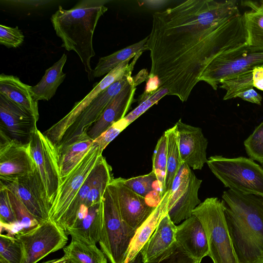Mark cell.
Returning a JSON list of instances; mask_svg holds the SVG:
<instances>
[{
    "mask_svg": "<svg viewBox=\"0 0 263 263\" xmlns=\"http://www.w3.org/2000/svg\"><path fill=\"white\" fill-rule=\"evenodd\" d=\"M234 0H187L153 14L146 43L149 74L182 102L218 55L247 45L243 14Z\"/></svg>",
    "mask_w": 263,
    "mask_h": 263,
    "instance_id": "obj_1",
    "label": "cell"
},
{
    "mask_svg": "<svg viewBox=\"0 0 263 263\" xmlns=\"http://www.w3.org/2000/svg\"><path fill=\"white\" fill-rule=\"evenodd\" d=\"M222 200L240 263H263V198L229 189Z\"/></svg>",
    "mask_w": 263,
    "mask_h": 263,
    "instance_id": "obj_2",
    "label": "cell"
},
{
    "mask_svg": "<svg viewBox=\"0 0 263 263\" xmlns=\"http://www.w3.org/2000/svg\"><path fill=\"white\" fill-rule=\"evenodd\" d=\"M108 1L83 0L69 10L61 6L53 14L51 22L56 34L62 40V47L74 51L87 73L93 80L91 59L95 55L93 47L94 32L100 18L107 11Z\"/></svg>",
    "mask_w": 263,
    "mask_h": 263,
    "instance_id": "obj_3",
    "label": "cell"
},
{
    "mask_svg": "<svg viewBox=\"0 0 263 263\" xmlns=\"http://www.w3.org/2000/svg\"><path fill=\"white\" fill-rule=\"evenodd\" d=\"M207 238L209 254L213 263H240L229 231L222 200L206 198L193 211Z\"/></svg>",
    "mask_w": 263,
    "mask_h": 263,
    "instance_id": "obj_4",
    "label": "cell"
},
{
    "mask_svg": "<svg viewBox=\"0 0 263 263\" xmlns=\"http://www.w3.org/2000/svg\"><path fill=\"white\" fill-rule=\"evenodd\" d=\"M103 224L99 241L110 263H125L136 230L122 219L110 183L102 198Z\"/></svg>",
    "mask_w": 263,
    "mask_h": 263,
    "instance_id": "obj_5",
    "label": "cell"
},
{
    "mask_svg": "<svg viewBox=\"0 0 263 263\" xmlns=\"http://www.w3.org/2000/svg\"><path fill=\"white\" fill-rule=\"evenodd\" d=\"M207 164L213 174L229 189L263 198V167L245 157L215 155Z\"/></svg>",
    "mask_w": 263,
    "mask_h": 263,
    "instance_id": "obj_6",
    "label": "cell"
},
{
    "mask_svg": "<svg viewBox=\"0 0 263 263\" xmlns=\"http://www.w3.org/2000/svg\"><path fill=\"white\" fill-rule=\"evenodd\" d=\"M19 241L22 256L20 263H37L49 254L63 249L68 241L67 233L50 219L14 235Z\"/></svg>",
    "mask_w": 263,
    "mask_h": 263,
    "instance_id": "obj_7",
    "label": "cell"
},
{
    "mask_svg": "<svg viewBox=\"0 0 263 263\" xmlns=\"http://www.w3.org/2000/svg\"><path fill=\"white\" fill-rule=\"evenodd\" d=\"M263 67V48L247 45L221 54L205 68L199 78L216 90L220 82L228 78Z\"/></svg>",
    "mask_w": 263,
    "mask_h": 263,
    "instance_id": "obj_8",
    "label": "cell"
},
{
    "mask_svg": "<svg viewBox=\"0 0 263 263\" xmlns=\"http://www.w3.org/2000/svg\"><path fill=\"white\" fill-rule=\"evenodd\" d=\"M202 180L191 168L183 163L170 191L167 214L175 224L189 218L194 210L201 203L198 191Z\"/></svg>",
    "mask_w": 263,
    "mask_h": 263,
    "instance_id": "obj_9",
    "label": "cell"
},
{
    "mask_svg": "<svg viewBox=\"0 0 263 263\" xmlns=\"http://www.w3.org/2000/svg\"><path fill=\"white\" fill-rule=\"evenodd\" d=\"M142 54L138 53L134 58H129L118 65L100 82L97 83L93 89L83 99L76 102L71 110L65 116L43 133L56 148L66 131L101 92L114 83L132 73L137 61Z\"/></svg>",
    "mask_w": 263,
    "mask_h": 263,
    "instance_id": "obj_10",
    "label": "cell"
},
{
    "mask_svg": "<svg viewBox=\"0 0 263 263\" xmlns=\"http://www.w3.org/2000/svg\"><path fill=\"white\" fill-rule=\"evenodd\" d=\"M29 146L36 168L52 206L62 182L57 149L47 137L37 129L31 136Z\"/></svg>",
    "mask_w": 263,
    "mask_h": 263,
    "instance_id": "obj_11",
    "label": "cell"
},
{
    "mask_svg": "<svg viewBox=\"0 0 263 263\" xmlns=\"http://www.w3.org/2000/svg\"><path fill=\"white\" fill-rule=\"evenodd\" d=\"M0 185L15 194L39 223L49 219L51 205L36 168L17 178L0 180Z\"/></svg>",
    "mask_w": 263,
    "mask_h": 263,
    "instance_id": "obj_12",
    "label": "cell"
},
{
    "mask_svg": "<svg viewBox=\"0 0 263 263\" xmlns=\"http://www.w3.org/2000/svg\"><path fill=\"white\" fill-rule=\"evenodd\" d=\"M102 155L93 143L81 161L63 180L50 209L49 219L58 224Z\"/></svg>",
    "mask_w": 263,
    "mask_h": 263,
    "instance_id": "obj_13",
    "label": "cell"
},
{
    "mask_svg": "<svg viewBox=\"0 0 263 263\" xmlns=\"http://www.w3.org/2000/svg\"><path fill=\"white\" fill-rule=\"evenodd\" d=\"M132 73L110 85L92 101L66 131L56 148L57 151L88 136V129L98 120L112 98L127 84L134 81V76L132 77Z\"/></svg>",
    "mask_w": 263,
    "mask_h": 263,
    "instance_id": "obj_14",
    "label": "cell"
},
{
    "mask_svg": "<svg viewBox=\"0 0 263 263\" xmlns=\"http://www.w3.org/2000/svg\"><path fill=\"white\" fill-rule=\"evenodd\" d=\"M33 114L0 93V135L16 142L28 144L37 129Z\"/></svg>",
    "mask_w": 263,
    "mask_h": 263,
    "instance_id": "obj_15",
    "label": "cell"
},
{
    "mask_svg": "<svg viewBox=\"0 0 263 263\" xmlns=\"http://www.w3.org/2000/svg\"><path fill=\"white\" fill-rule=\"evenodd\" d=\"M149 74L143 69L134 76L133 81L127 84L115 96L98 120L88 129L87 135L94 140L115 123L125 117L134 101L136 86L147 81Z\"/></svg>",
    "mask_w": 263,
    "mask_h": 263,
    "instance_id": "obj_16",
    "label": "cell"
},
{
    "mask_svg": "<svg viewBox=\"0 0 263 263\" xmlns=\"http://www.w3.org/2000/svg\"><path fill=\"white\" fill-rule=\"evenodd\" d=\"M35 169L29 144H21L0 135V180L17 178Z\"/></svg>",
    "mask_w": 263,
    "mask_h": 263,
    "instance_id": "obj_17",
    "label": "cell"
},
{
    "mask_svg": "<svg viewBox=\"0 0 263 263\" xmlns=\"http://www.w3.org/2000/svg\"><path fill=\"white\" fill-rule=\"evenodd\" d=\"M175 125L183 163L193 170H201L208 160L206 157L208 141L202 129L184 123L181 119Z\"/></svg>",
    "mask_w": 263,
    "mask_h": 263,
    "instance_id": "obj_18",
    "label": "cell"
},
{
    "mask_svg": "<svg viewBox=\"0 0 263 263\" xmlns=\"http://www.w3.org/2000/svg\"><path fill=\"white\" fill-rule=\"evenodd\" d=\"M110 184L115 193L122 219L137 230L151 214L156 206L148 205L145 197L126 187L122 183L121 177L114 178Z\"/></svg>",
    "mask_w": 263,
    "mask_h": 263,
    "instance_id": "obj_19",
    "label": "cell"
},
{
    "mask_svg": "<svg viewBox=\"0 0 263 263\" xmlns=\"http://www.w3.org/2000/svg\"><path fill=\"white\" fill-rule=\"evenodd\" d=\"M102 201L87 208L82 205L73 224L66 230L67 235L84 243L99 242L103 224Z\"/></svg>",
    "mask_w": 263,
    "mask_h": 263,
    "instance_id": "obj_20",
    "label": "cell"
},
{
    "mask_svg": "<svg viewBox=\"0 0 263 263\" xmlns=\"http://www.w3.org/2000/svg\"><path fill=\"white\" fill-rule=\"evenodd\" d=\"M178 246L194 259L201 261L208 256L209 248L206 236L202 223L192 215L179 226L176 234Z\"/></svg>",
    "mask_w": 263,
    "mask_h": 263,
    "instance_id": "obj_21",
    "label": "cell"
},
{
    "mask_svg": "<svg viewBox=\"0 0 263 263\" xmlns=\"http://www.w3.org/2000/svg\"><path fill=\"white\" fill-rule=\"evenodd\" d=\"M176 231L177 226L167 214L140 251L143 263L155 260L176 246Z\"/></svg>",
    "mask_w": 263,
    "mask_h": 263,
    "instance_id": "obj_22",
    "label": "cell"
},
{
    "mask_svg": "<svg viewBox=\"0 0 263 263\" xmlns=\"http://www.w3.org/2000/svg\"><path fill=\"white\" fill-rule=\"evenodd\" d=\"M169 197L170 191H168L160 198L149 217L136 230L129 246L125 262L132 260L140 252L161 219L167 214Z\"/></svg>",
    "mask_w": 263,
    "mask_h": 263,
    "instance_id": "obj_23",
    "label": "cell"
},
{
    "mask_svg": "<svg viewBox=\"0 0 263 263\" xmlns=\"http://www.w3.org/2000/svg\"><path fill=\"white\" fill-rule=\"evenodd\" d=\"M31 86L23 83L16 76L2 73L0 76V93L39 118L38 102L31 92Z\"/></svg>",
    "mask_w": 263,
    "mask_h": 263,
    "instance_id": "obj_24",
    "label": "cell"
},
{
    "mask_svg": "<svg viewBox=\"0 0 263 263\" xmlns=\"http://www.w3.org/2000/svg\"><path fill=\"white\" fill-rule=\"evenodd\" d=\"M67 58V55L63 54L57 62L46 70L40 82L31 86V92L35 101H48L54 96L58 88L66 78L63 69Z\"/></svg>",
    "mask_w": 263,
    "mask_h": 263,
    "instance_id": "obj_25",
    "label": "cell"
},
{
    "mask_svg": "<svg viewBox=\"0 0 263 263\" xmlns=\"http://www.w3.org/2000/svg\"><path fill=\"white\" fill-rule=\"evenodd\" d=\"M249 8L243 14L248 46L263 48V1L241 2Z\"/></svg>",
    "mask_w": 263,
    "mask_h": 263,
    "instance_id": "obj_26",
    "label": "cell"
},
{
    "mask_svg": "<svg viewBox=\"0 0 263 263\" xmlns=\"http://www.w3.org/2000/svg\"><path fill=\"white\" fill-rule=\"evenodd\" d=\"M93 143V140L87 136L58 151L62 181L81 161Z\"/></svg>",
    "mask_w": 263,
    "mask_h": 263,
    "instance_id": "obj_27",
    "label": "cell"
},
{
    "mask_svg": "<svg viewBox=\"0 0 263 263\" xmlns=\"http://www.w3.org/2000/svg\"><path fill=\"white\" fill-rule=\"evenodd\" d=\"M148 36L141 41L119 50L110 55L99 59L96 67L93 69L94 78L108 74L118 65L129 58H134L137 54L146 50V43Z\"/></svg>",
    "mask_w": 263,
    "mask_h": 263,
    "instance_id": "obj_28",
    "label": "cell"
},
{
    "mask_svg": "<svg viewBox=\"0 0 263 263\" xmlns=\"http://www.w3.org/2000/svg\"><path fill=\"white\" fill-rule=\"evenodd\" d=\"M68 263H107V259L96 245H89L71 238L70 243L63 248Z\"/></svg>",
    "mask_w": 263,
    "mask_h": 263,
    "instance_id": "obj_29",
    "label": "cell"
},
{
    "mask_svg": "<svg viewBox=\"0 0 263 263\" xmlns=\"http://www.w3.org/2000/svg\"><path fill=\"white\" fill-rule=\"evenodd\" d=\"M96 166L97 174L85 203L87 208L102 201L107 187L114 179L111 167L102 155L100 156Z\"/></svg>",
    "mask_w": 263,
    "mask_h": 263,
    "instance_id": "obj_30",
    "label": "cell"
},
{
    "mask_svg": "<svg viewBox=\"0 0 263 263\" xmlns=\"http://www.w3.org/2000/svg\"><path fill=\"white\" fill-rule=\"evenodd\" d=\"M167 141V169L165 178V191H170L173 181L181 165L182 161L178 143L175 125L164 132Z\"/></svg>",
    "mask_w": 263,
    "mask_h": 263,
    "instance_id": "obj_31",
    "label": "cell"
},
{
    "mask_svg": "<svg viewBox=\"0 0 263 263\" xmlns=\"http://www.w3.org/2000/svg\"><path fill=\"white\" fill-rule=\"evenodd\" d=\"M153 170L159 183L161 198L165 194V178L167 169V141L165 133L158 140L153 157Z\"/></svg>",
    "mask_w": 263,
    "mask_h": 263,
    "instance_id": "obj_32",
    "label": "cell"
},
{
    "mask_svg": "<svg viewBox=\"0 0 263 263\" xmlns=\"http://www.w3.org/2000/svg\"><path fill=\"white\" fill-rule=\"evenodd\" d=\"M219 86L227 90L223 100L237 98L240 93L254 87L252 70L223 79L220 82Z\"/></svg>",
    "mask_w": 263,
    "mask_h": 263,
    "instance_id": "obj_33",
    "label": "cell"
},
{
    "mask_svg": "<svg viewBox=\"0 0 263 263\" xmlns=\"http://www.w3.org/2000/svg\"><path fill=\"white\" fill-rule=\"evenodd\" d=\"M8 191L17 226L21 228L20 230L27 231L36 226L39 223L37 220L30 213L15 194L8 190Z\"/></svg>",
    "mask_w": 263,
    "mask_h": 263,
    "instance_id": "obj_34",
    "label": "cell"
},
{
    "mask_svg": "<svg viewBox=\"0 0 263 263\" xmlns=\"http://www.w3.org/2000/svg\"><path fill=\"white\" fill-rule=\"evenodd\" d=\"M243 144L249 158L258 162L263 167V121L255 128Z\"/></svg>",
    "mask_w": 263,
    "mask_h": 263,
    "instance_id": "obj_35",
    "label": "cell"
},
{
    "mask_svg": "<svg viewBox=\"0 0 263 263\" xmlns=\"http://www.w3.org/2000/svg\"><path fill=\"white\" fill-rule=\"evenodd\" d=\"M22 253L20 243L14 235H0V257L9 263H20Z\"/></svg>",
    "mask_w": 263,
    "mask_h": 263,
    "instance_id": "obj_36",
    "label": "cell"
},
{
    "mask_svg": "<svg viewBox=\"0 0 263 263\" xmlns=\"http://www.w3.org/2000/svg\"><path fill=\"white\" fill-rule=\"evenodd\" d=\"M122 183L137 194L145 197L152 190L153 182L156 177L153 171L149 173L128 179L121 177Z\"/></svg>",
    "mask_w": 263,
    "mask_h": 263,
    "instance_id": "obj_37",
    "label": "cell"
},
{
    "mask_svg": "<svg viewBox=\"0 0 263 263\" xmlns=\"http://www.w3.org/2000/svg\"><path fill=\"white\" fill-rule=\"evenodd\" d=\"M0 221L1 227L4 228L9 229L14 226H17L8 190L1 185H0Z\"/></svg>",
    "mask_w": 263,
    "mask_h": 263,
    "instance_id": "obj_38",
    "label": "cell"
},
{
    "mask_svg": "<svg viewBox=\"0 0 263 263\" xmlns=\"http://www.w3.org/2000/svg\"><path fill=\"white\" fill-rule=\"evenodd\" d=\"M168 90L165 87H160L159 89L148 99L139 104L134 110L127 114L124 119L128 125L136 120L149 108L156 104L159 100L168 93Z\"/></svg>",
    "mask_w": 263,
    "mask_h": 263,
    "instance_id": "obj_39",
    "label": "cell"
},
{
    "mask_svg": "<svg viewBox=\"0 0 263 263\" xmlns=\"http://www.w3.org/2000/svg\"><path fill=\"white\" fill-rule=\"evenodd\" d=\"M128 125L124 118L108 128L93 140V143L97 144L100 152L103 153L106 146Z\"/></svg>",
    "mask_w": 263,
    "mask_h": 263,
    "instance_id": "obj_40",
    "label": "cell"
},
{
    "mask_svg": "<svg viewBox=\"0 0 263 263\" xmlns=\"http://www.w3.org/2000/svg\"><path fill=\"white\" fill-rule=\"evenodd\" d=\"M24 35L18 26L0 25V44L8 48H16L23 43Z\"/></svg>",
    "mask_w": 263,
    "mask_h": 263,
    "instance_id": "obj_41",
    "label": "cell"
},
{
    "mask_svg": "<svg viewBox=\"0 0 263 263\" xmlns=\"http://www.w3.org/2000/svg\"><path fill=\"white\" fill-rule=\"evenodd\" d=\"M183 252L177 245L154 261L145 263H201Z\"/></svg>",
    "mask_w": 263,
    "mask_h": 263,
    "instance_id": "obj_42",
    "label": "cell"
},
{
    "mask_svg": "<svg viewBox=\"0 0 263 263\" xmlns=\"http://www.w3.org/2000/svg\"><path fill=\"white\" fill-rule=\"evenodd\" d=\"M160 82L158 77L156 76L149 74L146 81V87L143 93L140 96L139 104L145 101L155 93L160 88Z\"/></svg>",
    "mask_w": 263,
    "mask_h": 263,
    "instance_id": "obj_43",
    "label": "cell"
},
{
    "mask_svg": "<svg viewBox=\"0 0 263 263\" xmlns=\"http://www.w3.org/2000/svg\"><path fill=\"white\" fill-rule=\"evenodd\" d=\"M243 100L257 105H261L262 97L253 88L247 90L238 95Z\"/></svg>",
    "mask_w": 263,
    "mask_h": 263,
    "instance_id": "obj_44",
    "label": "cell"
},
{
    "mask_svg": "<svg viewBox=\"0 0 263 263\" xmlns=\"http://www.w3.org/2000/svg\"><path fill=\"white\" fill-rule=\"evenodd\" d=\"M254 87L263 91V67H255L252 70Z\"/></svg>",
    "mask_w": 263,
    "mask_h": 263,
    "instance_id": "obj_45",
    "label": "cell"
},
{
    "mask_svg": "<svg viewBox=\"0 0 263 263\" xmlns=\"http://www.w3.org/2000/svg\"><path fill=\"white\" fill-rule=\"evenodd\" d=\"M167 1H144L143 3H144L146 4V5L148 6L149 7L155 8V7H159L163 5L164 3H166Z\"/></svg>",
    "mask_w": 263,
    "mask_h": 263,
    "instance_id": "obj_46",
    "label": "cell"
},
{
    "mask_svg": "<svg viewBox=\"0 0 263 263\" xmlns=\"http://www.w3.org/2000/svg\"><path fill=\"white\" fill-rule=\"evenodd\" d=\"M67 260L64 256L60 258L53 259L43 262L42 263H66Z\"/></svg>",
    "mask_w": 263,
    "mask_h": 263,
    "instance_id": "obj_47",
    "label": "cell"
},
{
    "mask_svg": "<svg viewBox=\"0 0 263 263\" xmlns=\"http://www.w3.org/2000/svg\"><path fill=\"white\" fill-rule=\"evenodd\" d=\"M125 263H143L140 252L132 260Z\"/></svg>",
    "mask_w": 263,
    "mask_h": 263,
    "instance_id": "obj_48",
    "label": "cell"
},
{
    "mask_svg": "<svg viewBox=\"0 0 263 263\" xmlns=\"http://www.w3.org/2000/svg\"><path fill=\"white\" fill-rule=\"evenodd\" d=\"M0 263H9L7 261L2 257H0Z\"/></svg>",
    "mask_w": 263,
    "mask_h": 263,
    "instance_id": "obj_49",
    "label": "cell"
},
{
    "mask_svg": "<svg viewBox=\"0 0 263 263\" xmlns=\"http://www.w3.org/2000/svg\"><path fill=\"white\" fill-rule=\"evenodd\" d=\"M66 263H68V262H66Z\"/></svg>",
    "mask_w": 263,
    "mask_h": 263,
    "instance_id": "obj_50",
    "label": "cell"
}]
</instances>
